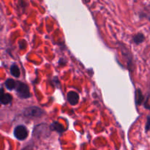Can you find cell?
Listing matches in <instances>:
<instances>
[{
    "mask_svg": "<svg viewBox=\"0 0 150 150\" xmlns=\"http://www.w3.org/2000/svg\"><path fill=\"white\" fill-rule=\"evenodd\" d=\"M144 40V35H142V34H138V35H136V36L133 38V41H134L136 44L142 43Z\"/></svg>",
    "mask_w": 150,
    "mask_h": 150,
    "instance_id": "obj_8",
    "label": "cell"
},
{
    "mask_svg": "<svg viewBox=\"0 0 150 150\" xmlns=\"http://www.w3.org/2000/svg\"><path fill=\"white\" fill-rule=\"evenodd\" d=\"M5 86L9 90H12L16 87V82L13 79H7L5 82Z\"/></svg>",
    "mask_w": 150,
    "mask_h": 150,
    "instance_id": "obj_7",
    "label": "cell"
},
{
    "mask_svg": "<svg viewBox=\"0 0 150 150\" xmlns=\"http://www.w3.org/2000/svg\"><path fill=\"white\" fill-rule=\"evenodd\" d=\"M23 150H29V147H26V148H24Z\"/></svg>",
    "mask_w": 150,
    "mask_h": 150,
    "instance_id": "obj_13",
    "label": "cell"
},
{
    "mask_svg": "<svg viewBox=\"0 0 150 150\" xmlns=\"http://www.w3.org/2000/svg\"><path fill=\"white\" fill-rule=\"evenodd\" d=\"M12 100V96L9 94H4L1 97V100H0V103H1L4 105H7V104L10 103Z\"/></svg>",
    "mask_w": 150,
    "mask_h": 150,
    "instance_id": "obj_5",
    "label": "cell"
},
{
    "mask_svg": "<svg viewBox=\"0 0 150 150\" xmlns=\"http://www.w3.org/2000/svg\"><path fill=\"white\" fill-rule=\"evenodd\" d=\"M4 89H0V100H1V97H2V95H4Z\"/></svg>",
    "mask_w": 150,
    "mask_h": 150,
    "instance_id": "obj_12",
    "label": "cell"
},
{
    "mask_svg": "<svg viewBox=\"0 0 150 150\" xmlns=\"http://www.w3.org/2000/svg\"><path fill=\"white\" fill-rule=\"evenodd\" d=\"M14 136L18 140H24L28 136V130L23 125H18L15 128Z\"/></svg>",
    "mask_w": 150,
    "mask_h": 150,
    "instance_id": "obj_3",
    "label": "cell"
},
{
    "mask_svg": "<svg viewBox=\"0 0 150 150\" xmlns=\"http://www.w3.org/2000/svg\"><path fill=\"white\" fill-rule=\"evenodd\" d=\"M149 127H150V117H148L147 123H146V131H147V130H149Z\"/></svg>",
    "mask_w": 150,
    "mask_h": 150,
    "instance_id": "obj_11",
    "label": "cell"
},
{
    "mask_svg": "<svg viewBox=\"0 0 150 150\" xmlns=\"http://www.w3.org/2000/svg\"><path fill=\"white\" fill-rule=\"evenodd\" d=\"M10 72H11V74L13 75L14 77H19L20 76V70H19L18 67L16 64H13L10 67Z\"/></svg>",
    "mask_w": 150,
    "mask_h": 150,
    "instance_id": "obj_6",
    "label": "cell"
},
{
    "mask_svg": "<svg viewBox=\"0 0 150 150\" xmlns=\"http://www.w3.org/2000/svg\"><path fill=\"white\" fill-rule=\"evenodd\" d=\"M67 100L70 103V104H71L72 105H75L76 104H78L79 100V95L77 92H69L67 93Z\"/></svg>",
    "mask_w": 150,
    "mask_h": 150,
    "instance_id": "obj_4",
    "label": "cell"
},
{
    "mask_svg": "<svg viewBox=\"0 0 150 150\" xmlns=\"http://www.w3.org/2000/svg\"><path fill=\"white\" fill-rule=\"evenodd\" d=\"M51 129L54 130H57V131L58 132H60V133L64 131V128H63L62 126L57 122H54V124H53V125L51 126Z\"/></svg>",
    "mask_w": 150,
    "mask_h": 150,
    "instance_id": "obj_9",
    "label": "cell"
},
{
    "mask_svg": "<svg viewBox=\"0 0 150 150\" xmlns=\"http://www.w3.org/2000/svg\"><path fill=\"white\" fill-rule=\"evenodd\" d=\"M137 95H138L136 96V98H137V100H139V101H137V103H139V105H141L142 100H143V97H142V93H141V92H139V91H138Z\"/></svg>",
    "mask_w": 150,
    "mask_h": 150,
    "instance_id": "obj_10",
    "label": "cell"
},
{
    "mask_svg": "<svg viewBox=\"0 0 150 150\" xmlns=\"http://www.w3.org/2000/svg\"><path fill=\"white\" fill-rule=\"evenodd\" d=\"M16 92H17L18 95L21 98H29L30 97V92H29V89L28 86L22 82H16Z\"/></svg>",
    "mask_w": 150,
    "mask_h": 150,
    "instance_id": "obj_1",
    "label": "cell"
},
{
    "mask_svg": "<svg viewBox=\"0 0 150 150\" xmlns=\"http://www.w3.org/2000/svg\"><path fill=\"white\" fill-rule=\"evenodd\" d=\"M45 114L42 109L38 108V107H30V108H26L24 111V115L27 117L30 118H38V117H42V115Z\"/></svg>",
    "mask_w": 150,
    "mask_h": 150,
    "instance_id": "obj_2",
    "label": "cell"
}]
</instances>
